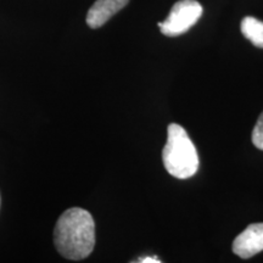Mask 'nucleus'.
I'll list each match as a JSON object with an SVG mask.
<instances>
[{
  "label": "nucleus",
  "instance_id": "4",
  "mask_svg": "<svg viewBox=\"0 0 263 263\" xmlns=\"http://www.w3.org/2000/svg\"><path fill=\"white\" fill-rule=\"evenodd\" d=\"M261 251H263V223L250 224L233 242V252L240 258H251Z\"/></svg>",
  "mask_w": 263,
  "mask_h": 263
},
{
  "label": "nucleus",
  "instance_id": "6",
  "mask_svg": "<svg viewBox=\"0 0 263 263\" xmlns=\"http://www.w3.org/2000/svg\"><path fill=\"white\" fill-rule=\"evenodd\" d=\"M241 33L255 47L263 49V22L248 16L241 21Z\"/></svg>",
  "mask_w": 263,
  "mask_h": 263
},
{
  "label": "nucleus",
  "instance_id": "7",
  "mask_svg": "<svg viewBox=\"0 0 263 263\" xmlns=\"http://www.w3.org/2000/svg\"><path fill=\"white\" fill-rule=\"evenodd\" d=\"M252 143L259 150H263V112L259 115L252 130Z\"/></svg>",
  "mask_w": 263,
  "mask_h": 263
},
{
  "label": "nucleus",
  "instance_id": "3",
  "mask_svg": "<svg viewBox=\"0 0 263 263\" xmlns=\"http://www.w3.org/2000/svg\"><path fill=\"white\" fill-rule=\"evenodd\" d=\"M202 6L196 0H180L172 6L168 17L159 22L161 33L167 37H177L188 32L202 15Z\"/></svg>",
  "mask_w": 263,
  "mask_h": 263
},
{
  "label": "nucleus",
  "instance_id": "2",
  "mask_svg": "<svg viewBox=\"0 0 263 263\" xmlns=\"http://www.w3.org/2000/svg\"><path fill=\"white\" fill-rule=\"evenodd\" d=\"M163 166L171 176L178 179L192 178L199 168L196 147L186 130L177 123L167 129V141L162 151Z\"/></svg>",
  "mask_w": 263,
  "mask_h": 263
},
{
  "label": "nucleus",
  "instance_id": "5",
  "mask_svg": "<svg viewBox=\"0 0 263 263\" xmlns=\"http://www.w3.org/2000/svg\"><path fill=\"white\" fill-rule=\"evenodd\" d=\"M129 0H97L87 14V24L90 28H99L128 4Z\"/></svg>",
  "mask_w": 263,
  "mask_h": 263
},
{
  "label": "nucleus",
  "instance_id": "1",
  "mask_svg": "<svg viewBox=\"0 0 263 263\" xmlns=\"http://www.w3.org/2000/svg\"><path fill=\"white\" fill-rule=\"evenodd\" d=\"M54 244L65 258H87L95 246V223L90 213L81 207L66 210L55 226Z\"/></svg>",
  "mask_w": 263,
  "mask_h": 263
},
{
  "label": "nucleus",
  "instance_id": "8",
  "mask_svg": "<svg viewBox=\"0 0 263 263\" xmlns=\"http://www.w3.org/2000/svg\"><path fill=\"white\" fill-rule=\"evenodd\" d=\"M140 263H160L161 261L157 257H143L141 259H138Z\"/></svg>",
  "mask_w": 263,
  "mask_h": 263
}]
</instances>
